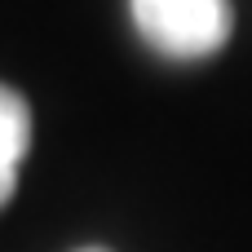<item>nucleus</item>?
Returning <instances> with one entry per match:
<instances>
[{
  "label": "nucleus",
  "instance_id": "nucleus-1",
  "mask_svg": "<svg viewBox=\"0 0 252 252\" xmlns=\"http://www.w3.org/2000/svg\"><path fill=\"white\" fill-rule=\"evenodd\" d=\"M137 35L168 62L213 58L235 31L230 0H128Z\"/></svg>",
  "mask_w": 252,
  "mask_h": 252
},
{
  "label": "nucleus",
  "instance_id": "nucleus-2",
  "mask_svg": "<svg viewBox=\"0 0 252 252\" xmlns=\"http://www.w3.org/2000/svg\"><path fill=\"white\" fill-rule=\"evenodd\" d=\"M27 146H31V111H27V97L18 89L0 84V208L13 199V186H18L22 159H27Z\"/></svg>",
  "mask_w": 252,
  "mask_h": 252
},
{
  "label": "nucleus",
  "instance_id": "nucleus-3",
  "mask_svg": "<svg viewBox=\"0 0 252 252\" xmlns=\"http://www.w3.org/2000/svg\"><path fill=\"white\" fill-rule=\"evenodd\" d=\"M80 252H106V248H80Z\"/></svg>",
  "mask_w": 252,
  "mask_h": 252
}]
</instances>
